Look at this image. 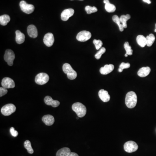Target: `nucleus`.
<instances>
[{"instance_id": "obj_1", "label": "nucleus", "mask_w": 156, "mask_h": 156, "mask_svg": "<svg viewBox=\"0 0 156 156\" xmlns=\"http://www.w3.org/2000/svg\"><path fill=\"white\" fill-rule=\"evenodd\" d=\"M137 96L134 92H129L127 94L125 98V104L128 108H134L137 103Z\"/></svg>"}, {"instance_id": "obj_2", "label": "nucleus", "mask_w": 156, "mask_h": 156, "mask_svg": "<svg viewBox=\"0 0 156 156\" xmlns=\"http://www.w3.org/2000/svg\"><path fill=\"white\" fill-rule=\"evenodd\" d=\"M72 109L76 113L79 118H82L86 114V108L84 105L80 102H76L72 105Z\"/></svg>"}, {"instance_id": "obj_3", "label": "nucleus", "mask_w": 156, "mask_h": 156, "mask_svg": "<svg viewBox=\"0 0 156 156\" xmlns=\"http://www.w3.org/2000/svg\"><path fill=\"white\" fill-rule=\"evenodd\" d=\"M63 70L64 72L67 75V77L70 80H74L77 77V72L72 69L69 63H65L63 66Z\"/></svg>"}, {"instance_id": "obj_4", "label": "nucleus", "mask_w": 156, "mask_h": 156, "mask_svg": "<svg viewBox=\"0 0 156 156\" xmlns=\"http://www.w3.org/2000/svg\"><path fill=\"white\" fill-rule=\"evenodd\" d=\"M16 110V108L14 104H8L1 108V112L4 116H9L14 112Z\"/></svg>"}, {"instance_id": "obj_5", "label": "nucleus", "mask_w": 156, "mask_h": 156, "mask_svg": "<svg viewBox=\"0 0 156 156\" xmlns=\"http://www.w3.org/2000/svg\"><path fill=\"white\" fill-rule=\"evenodd\" d=\"M124 148L126 152L131 153L137 151L138 148V146L134 141H128L124 144Z\"/></svg>"}, {"instance_id": "obj_6", "label": "nucleus", "mask_w": 156, "mask_h": 156, "mask_svg": "<svg viewBox=\"0 0 156 156\" xmlns=\"http://www.w3.org/2000/svg\"><path fill=\"white\" fill-rule=\"evenodd\" d=\"M49 80L48 75L45 73H40L37 74L35 77V82L40 85L45 84Z\"/></svg>"}, {"instance_id": "obj_7", "label": "nucleus", "mask_w": 156, "mask_h": 156, "mask_svg": "<svg viewBox=\"0 0 156 156\" xmlns=\"http://www.w3.org/2000/svg\"><path fill=\"white\" fill-rule=\"evenodd\" d=\"M20 6L22 11L26 14H31L34 11L35 8L34 5L27 4L24 1H22L20 2Z\"/></svg>"}, {"instance_id": "obj_8", "label": "nucleus", "mask_w": 156, "mask_h": 156, "mask_svg": "<svg viewBox=\"0 0 156 156\" xmlns=\"http://www.w3.org/2000/svg\"><path fill=\"white\" fill-rule=\"evenodd\" d=\"M15 54L12 50L8 49L6 50L4 56V59L8 63L9 66H12L13 65V62L15 59Z\"/></svg>"}, {"instance_id": "obj_9", "label": "nucleus", "mask_w": 156, "mask_h": 156, "mask_svg": "<svg viewBox=\"0 0 156 156\" xmlns=\"http://www.w3.org/2000/svg\"><path fill=\"white\" fill-rule=\"evenodd\" d=\"M91 37L92 34L90 32L83 30L78 33L76 36V39L80 42H86L89 40Z\"/></svg>"}, {"instance_id": "obj_10", "label": "nucleus", "mask_w": 156, "mask_h": 156, "mask_svg": "<svg viewBox=\"0 0 156 156\" xmlns=\"http://www.w3.org/2000/svg\"><path fill=\"white\" fill-rule=\"evenodd\" d=\"M2 86L6 89L14 88L15 86V82L11 78L9 77L4 78L1 82Z\"/></svg>"}, {"instance_id": "obj_11", "label": "nucleus", "mask_w": 156, "mask_h": 156, "mask_svg": "<svg viewBox=\"0 0 156 156\" xmlns=\"http://www.w3.org/2000/svg\"><path fill=\"white\" fill-rule=\"evenodd\" d=\"M74 14V10L73 9L69 8L64 10L61 14V18L63 21H67L69 17L73 16Z\"/></svg>"}, {"instance_id": "obj_12", "label": "nucleus", "mask_w": 156, "mask_h": 156, "mask_svg": "<svg viewBox=\"0 0 156 156\" xmlns=\"http://www.w3.org/2000/svg\"><path fill=\"white\" fill-rule=\"evenodd\" d=\"M43 42L48 47L53 46L54 42V37L53 34L49 33L45 34L43 38Z\"/></svg>"}, {"instance_id": "obj_13", "label": "nucleus", "mask_w": 156, "mask_h": 156, "mask_svg": "<svg viewBox=\"0 0 156 156\" xmlns=\"http://www.w3.org/2000/svg\"><path fill=\"white\" fill-rule=\"evenodd\" d=\"M44 102L46 105H51L52 107L56 108L59 106L60 102L59 101L57 100H54L52 99L51 97L50 96H46L44 98Z\"/></svg>"}, {"instance_id": "obj_14", "label": "nucleus", "mask_w": 156, "mask_h": 156, "mask_svg": "<svg viewBox=\"0 0 156 156\" xmlns=\"http://www.w3.org/2000/svg\"><path fill=\"white\" fill-rule=\"evenodd\" d=\"M98 96L99 98L104 102H109L110 99V96L108 91L104 89H101L98 92Z\"/></svg>"}, {"instance_id": "obj_15", "label": "nucleus", "mask_w": 156, "mask_h": 156, "mask_svg": "<svg viewBox=\"0 0 156 156\" xmlns=\"http://www.w3.org/2000/svg\"><path fill=\"white\" fill-rule=\"evenodd\" d=\"M27 33L30 37L33 38H37L38 36L37 27L34 25H30L27 27Z\"/></svg>"}, {"instance_id": "obj_16", "label": "nucleus", "mask_w": 156, "mask_h": 156, "mask_svg": "<svg viewBox=\"0 0 156 156\" xmlns=\"http://www.w3.org/2000/svg\"><path fill=\"white\" fill-rule=\"evenodd\" d=\"M114 69V66L112 64L105 65L104 67L101 68L100 72L102 75H107L110 73Z\"/></svg>"}, {"instance_id": "obj_17", "label": "nucleus", "mask_w": 156, "mask_h": 156, "mask_svg": "<svg viewBox=\"0 0 156 156\" xmlns=\"http://www.w3.org/2000/svg\"><path fill=\"white\" fill-rule=\"evenodd\" d=\"M43 123L47 126H51L54 123V118L53 116L50 115H44L42 118Z\"/></svg>"}, {"instance_id": "obj_18", "label": "nucleus", "mask_w": 156, "mask_h": 156, "mask_svg": "<svg viewBox=\"0 0 156 156\" xmlns=\"http://www.w3.org/2000/svg\"><path fill=\"white\" fill-rule=\"evenodd\" d=\"M151 69L149 67H143L140 69L138 72V75L141 77H146L150 74Z\"/></svg>"}, {"instance_id": "obj_19", "label": "nucleus", "mask_w": 156, "mask_h": 156, "mask_svg": "<svg viewBox=\"0 0 156 156\" xmlns=\"http://www.w3.org/2000/svg\"><path fill=\"white\" fill-rule=\"evenodd\" d=\"M16 41L17 43L20 44L25 41V36L24 34L21 33L20 30H17L16 31Z\"/></svg>"}, {"instance_id": "obj_20", "label": "nucleus", "mask_w": 156, "mask_h": 156, "mask_svg": "<svg viewBox=\"0 0 156 156\" xmlns=\"http://www.w3.org/2000/svg\"><path fill=\"white\" fill-rule=\"evenodd\" d=\"M137 42L138 44L141 47H144L147 45L146 37L142 35H139L137 36L136 39Z\"/></svg>"}, {"instance_id": "obj_21", "label": "nucleus", "mask_w": 156, "mask_h": 156, "mask_svg": "<svg viewBox=\"0 0 156 156\" xmlns=\"http://www.w3.org/2000/svg\"><path fill=\"white\" fill-rule=\"evenodd\" d=\"M70 153V150L69 148L63 147L57 151L56 156H68Z\"/></svg>"}, {"instance_id": "obj_22", "label": "nucleus", "mask_w": 156, "mask_h": 156, "mask_svg": "<svg viewBox=\"0 0 156 156\" xmlns=\"http://www.w3.org/2000/svg\"><path fill=\"white\" fill-rule=\"evenodd\" d=\"M11 18L9 15L4 14L0 17V24L2 26H6L10 22Z\"/></svg>"}, {"instance_id": "obj_23", "label": "nucleus", "mask_w": 156, "mask_h": 156, "mask_svg": "<svg viewBox=\"0 0 156 156\" xmlns=\"http://www.w3.org/2000/svg\"><path fill=\"white\" fill-rule=\"evenodd\" d=\"M113 21L118 25L119 27V30L121 32L124 31V28L121 22L120 18L117 15H115L113 16L112 17Z\"/></svg>"}, {"instance_id": "obj_24", "label": "nucleus", "mask_w": 156, "mask_h": 156, "mask_svg": "<svg viewBox=\"0 0 156 156\" xmlns=\"http://www.w3.org/2000/svg\"><path fill=\"white\" fill-rule=\"evenodd\" d=\"M121 22L124 28H126L127 27V22L128 20L131 18V16L129 14H127L126 15H122L121 16L120 18Z\"/></svg>"}, {"instance_id": "obj_25", "label": "nucleus", "mask_w": 156, "mask_h": 156, "mask_svg": "<svg viewBox=\"0 0 156 156\" xmlns=\"http://www.w3.org/2000/svg\"><path fill=\"white\" fill-rule=\"evenodd\" d=\"M147 45L148 46H151L155 41V37L153 34H150L146 37Z\"/></svg>"}, {"instance_id": "obj_26", "label": "nucleus", "mask_w": 156, "mask_h": 156, "mask_svg": "<svg viewBox=\"0 0 156 156\" xmlns=\"http://www.w3.org/2000/svg\"><path fill=\"white\" fill-rule=\"evenodd\" d=\"M24 146L25 148L27 150L28 152L30 154L34 153V151L33 149L31 146V142L28 140H27L24 143Z\"/></svg>"}, {"instance_id": "obj_27", "label": "nucleus", "mask_w": 156, "mask_h": 156, "mask_svg": "<svg viewBox=\"0 0 156 156\" xmlns=\"http://www.w3.org/2000/svg\"><path fill=\"white\" fill-rule=\"evenodd\" d=\"M105 9L108 12H114L116 10V7L114 4H111L110 3L105 4Z\"/></svg>"}, {"instance_id": "obj_28", "label": "nucleus", "mask_w": 156, "mask_h": 156, "mask_svg": "<svg viewBox=\"0 0 156 156\" xmlns=\"http://www.w3.org/2000/svg\"><path fill=\"white\" fill-rule=\"evenodd\" d=\"M124 48L126 51V53L128 55L131 56L133 54V50L131 49V46L129 45V43L126 42L124 44Z\"/></svg>"}, {"instance_id": "obj_29", "label": "nucleus", "mask_w": 156, "mask_h": 156, "mask_svg": "<svg viewBox=\"0 0 156 156\" xmlns=\"http://www.w3.org/2000/svg\"><path fill=\"white\" fill-rule=\"evenodd\" d=\"M85 11H86L87 14H88L95 13L98 11V9L95 7H91L90 6H87L85 8Z\"/></svg>"}, {"instance_id": "obj_30", "label": "nucleus", "mask_w": 156, "mask_h": 156, "mask_svg": "<svg viewBox=\"0 0 156 156\" xmlns=\"http://www.w3.org/2000/svg\"><path fill=\"white\" fill-rule=\"evenodd\" d=\"M105 51H106V49L104 47H102L95 55V58L97 60H99L102 56V55L103 54L105 53Z\"/></svg>"}, {"instance_id": "obj_31", "label": "nucleus", "mask_w": 156, "mask_h": 156, "mask_svg": "<svg viewBox=\"0 0 156 156\" xmlns=\"http://www.w3.org/2000/svg\"><path fill=\"white\" fill-rule=\"evenodd\" d=\"M93 43L97 50H100L102 48V46L103 45V43L101 40H97L95 39L93 40Z\"/></svg>"}, {"instance_id": "obj_32", "label": "nucleus", "mask_w": 156, "mask_h": 156, "mask_svg": "<svg viewBox=\"0 0 156 156\" xmlns=\"http://www.w3.org/2000/svg\"><path fill=\"white\" fill-rule=\"evenodd\" d=\"M130 64L129 63H122L119 66V68L121 69L122 70H124L125 69H128L130 68Z\"/></svg>"}, {"instance_id": "obj_33", "label": "nucleus", "mask_w": 156, "mask_h": 156, "mask_svg": "<svg viewBox=\"0 0 156 156\" xmlns=\"http://www.w3.org/2000/svg\"><path fill=\"white\" fill-rule=\"evenodd\" d=\"M8 91L7 89L4 87L0 88V96L2 97L8 93Z\"/></svg>"}, {"instance_id": "obj_34", "label": "nucleus", "mask_w": 156, "mask_h": 156, "mask_svg": "<svg viewBox=\"0 0 156 156\" xmlns=\"http://www.w3.org/2000/svg\"><path fill=\"white\" fill-rule=\"evenodd\" d=\"M10 131L11 135H12L13 137H16L17 136V135H18V133L15 130L14 128L13 127H12L10 128Z\"/></svg>"}, {"instance_id": "obj_35", "label": "nucleus", "mask_w": 156, "mask_h": 156, "mask_svg": "<svg viewBox=\"0 0 156 156\" xmlns=\"http://www.w3.org/2000/svg\"><path fill=\"white\" fill-rule=\"evenodd\" d=\"M68 156H79V155L76 153L71 152Z\"/></svg>"}, {"instance_id": "obj_36", "label": "nucleus", "mask_w": 156, "mask_h": 156, "mask_svg": "<svg viewBox=\"0 0 156 156\" xmlns=\"http://www.w3.org/2000/svg\"><path fill=\"white\" fill-rule=\"evenodd\" d=\"M143 1L144 2L147 3V4H150L151 3V1L150 0H143Z\"/></svg>"}, {"instance_id": "obj_37", "label": "nucleus", "mask_w": 156, "mask_h": 156, "mask_svg": "<svg viewBox=\"0 0 156 156\" xmlns=\"http://www.w3.org/2000/svg\"><path fill=\"white\" fill-rule=\"evenodd\" d=\"M104 3L105 4H108L109 2V0H104Z\"/></svg>"}, {"instance_id": "obj_38", "label": "nucleus", "mask_w": 156, "mask_h": 156, "mask_svg": "<svg viewBox=\"0 0 156 156\" xmlns=\"http://www.w3.org/2000/svg\"><path fill=\"white\" fill-rule=\"evenodd\" d=\"M118 72H122L123 71V70H122V69L120 68L118 69Z\"/></svg>"}, {"instance_id": "obj_39", "label": "nucleus", "mask_w": 156, "mask_h": 156, "mask_svg": "<svg viewBox=\"0 0 156 156\" xmlns=\"http://www.w3.org/2000/svg\"><path fill=\"white\" fill-rule=\"evenodd\" d=\"M128 55L126 53V54H125V57H128Z\"/></svg>"}, {"instance_id": "obj_40", "label": "nucleus", "mask_w": 156, "mask_h": 156, "mask_svg": "<svg viewBox=\"0 0 156 156\" xmlns=\"http://www.w3.org/2000/svg\"><path fill=\"white\" fill-rule=\"evenodd\" d=\"M79 117H77V118H76V119H79Z\"/></svg>"}, {"instance_id": "obj_41", "label": "nucleus", "mask_w": 156, "mask_h": 156, "mask_svg": "<svg viewBox=\"0 0 156 156\" xmlns=\"http://www.w3.org/2000/svg\"><path fill=\"white\" fill-rule=\"evenodd\" d=\"M154 31H155V32H156V29H155V30H154Z\"/></svg>"}, {"instance_id": "obj_42", "label": "nucleus", "mask_w": 156, "mask_h": 156, "mask_svg": "<svg viewBox=\"0 0 156 156\" xmlns=\"http://www.w3.org/2000/svg\"><path fill=\"white\" fill-rule=\"evenodd\" d=\"M71 1H73V0H71ZM79 1H83V0H79Z\"/></svg>"}]
</instances>
